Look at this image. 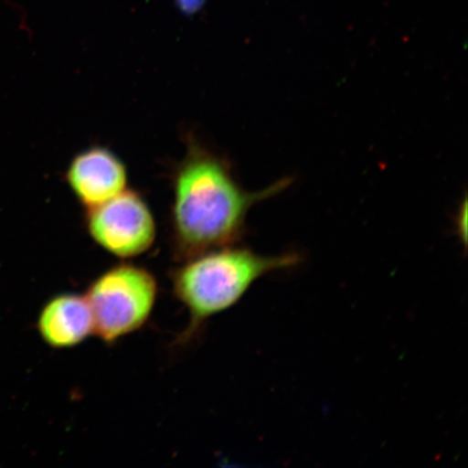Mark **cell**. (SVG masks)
Returning a JSON list of instances; mask_svg holds the SVG:
<instances>
[{"mask_svg":"<svg viewBox=\"0 0 468 468\" xmlns=\"http://www.w3.org/2000/svg\"><path fill=\"white\" fill-rule=\"evenodd\" d=\"M159 295L154 274L122 261L93 279L85 292L93 318V335L112 346L148 324Z\"/></svg>","mask_w":468,"mask_h":468,"instance_id":"obj_3","label":"cell"},{"mask_svg":"<svg viewBox=\"0 0 468 468\" xmlns=\"http://www.w3.org/2000/svg\"><path fill=\"white\" fill-rule=\"evenodd\" d=\"M285 186L279 183L261 192L244 191L228 164L190 137L186 156L176 167L173 179L171 236L175 260L180 262L205 251L230 247L241 237L250 208Z\"/></svg>","mask_w":468,"mask_h":468,"instance_id":"obj_1","label":"cell"},{"mask_svg":"<svg viewBox=\"0 0 468 468\" xmlns=\"http://www.w3.org/2000/svg\"><path fill=\"white\" fill-rule=\"evenodd\" d=\"M67 183L83 207H95L120 195L127 188L125 164L104 146L80 152L69 163Z\"/></svg>","mask_w":468,"mask_h":468,"instance_id":"obj_5","label":"cell"},{"mask_svg":"<svg viewBox=\"0 0 468 468\" xmlns=\"http://www.w3.org/2000/svg\"><path fill=\"white\" fill-rule=\"evenodd\" d=\"M205 3L207 0H176L177 8L186 16L197 14L204 7Z\"/></svg>","mask_w":468,"mask_h":468,"instance_id":"obj_7","label":"cell"},{"mask_svg":"<svg viewBox=\"0 0 468 468\" xmlns=\"http://www.w3.org/2000/svg\"><path fill=\"white\" fill-rule=\"evenodd\" d=\"M86 210L85 226L92 241L117 259H134L154 247V216L138 192L122 191Z\"/></svg>","mask_w":468,"mask_h":468,"instance_id":"obj_4","label":"cell"},{"mask_svg":"<svg viewBox=\"0 0 468 468\" xmlns=\"http://www.w3.org/2000/svg\"><path fill=\"white\" fill-rule=\"evenodd\" d=\"M298 261L295 254L262 256L232 245L180 261L171 274L173 292L189 322L177 343L189 344L198 337L207 322L236 305L255 281Z\"/></svg>","mask_w":468,"mask_h":468,"instance_id":"obj_2","label":"cell"},{"mask_svg":"<svg viewBox=\"0 0 468 468\" xmlns=\"http://www.w3.org/2000/svg\"><path fill=\"white\" fill-rule=\"evenodd\" d=\"M37 330L54 349L79 346L93 335V318L85 295L63 292L51 297L38 314Z\"/></svg>","mask_w":468,"mask_h":468,"instance_id":"obj_6","label":"cell"}]
</instances>
